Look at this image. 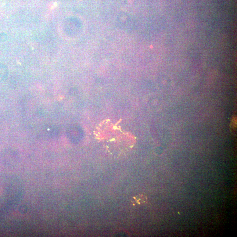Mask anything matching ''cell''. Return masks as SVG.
I'll return each mask as SVG.
<instances>
[{"instance_id": "obj_1", "label": "cell", "mask_w": 237, "mask_h": 237, "mask_svg": "<svg viewBox=\"0 0 237 237\" xmlns=\"http://www.w3.org/2000/svg\"><path fill=\"white\" fill-rule=\"evenodd\" d=\"M147 201V198L143 195H139L133 197L131 202L133 205H143Z\"/></svg>"}]
</instances>
